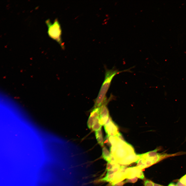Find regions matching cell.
<instances>
[{
  "label": "cell",
  "mask_w": 186,
  "mask_h": 186,
  "mask_svg": "<svg viewBox=\"0 0 186 186\" xmlns=\"http://www.w3.org/2000/svg\"><path fill=\"white\" fill-rule=\"evenodd\" d=\"M128 70L127 69L120 71L114 69L106 70L104 80L98 96L95 99L94 108L100 107L106 103V95L114 77L120 73L126 71H128Z\"/></svg>",
  "instance_id": "6da1fadb"
},
{
  "label": "cell",
  "mask_w": 186,
  "mask_h": 186,
  "mask_svg": "<svg viewBox=\"0 0 186 186\" xmlns=\"http://www.w3.org/2000/svg\"><path fill=\"white\" fill-rule=\"evenodd\" d=\"M117 164H112L110 163L107 162L106 169V171H107L112 169Z\"/></svg>",
  "instance_id": "8fae6325"
},
{
  "label": "cell",
  "mask_w": 186,
  "mask_h": 186,
  "mask_svg": "<svg viewBox=\"0 0 186 186\" xmlns=\"http://www.w3.org/2000/svg\"><path fill=\"white\" fill-rule=\"evenodd\" d=\"M102 156L104 159L107 162H111V153L105 147H104L102 148Z\"/></svg>",
  "instance_id": "8992f818"
},
{
  "label": "cell",
  "mask_w": 186,
  "mask_h": 186,
  "mask_svg": "<svg viewBox=\"0 0 186 186\" xmlns=\"http://www.w3.org/2000/svg\"><path fill=\"white\" fill-rule=\"evenodd\" d=\"M168 186H176V184L173 182L170 183Z\"/></svg>",
  "instance_id": "d6986e66"
},
{
  "label": "cell",
  "mask_w": 186,
  "mask_h": 186,
  "mask_svg": "<svg viewBox=\"0 0 186 186\" xmlns=\"http://www.w3.org/2000/svg\"><path fill=\"white\" fill-rule=\"evenodd\" d=\"M104 127L106 133L109 136H116L119 133L118 126L112 120Z\"/></svg>",
  "instance_id": "3957f363"
},
{
  "label": "cell",
  "mask_w": 186,
  "mask_h": 186,
  "mask_svg": "<svg viewBox=\"0 0 186 186\" xmlns=\"http://www.w3.org/2000/svg\"><path fill=\"white\" fill-rule=\"evenodd\" d=\"M138 178L142 179H143L144 178V174L143 172L141 170L140 171L139 173Z\"/></svg>",
  "instance_id": "2e32d148"
},
{
  "label": "cell",
  "mask_w": 186,
  "mask_h": 186,
  "mask_svg": "<svg viewBox=\"0 0 186 186\" xmlns=\"http://www.w3.org/2000/svg\"><path fill=\"white\" fill-rule=\"evenodd\" d=\"M154 186H164L159 184L154 183Z\"/></svg>",
  "instance_id": "ffe728a7"
},
{
  "label": "cell",
  "mask_w": 186,
  "mask_h": 186,
  "mask_svg": "<svg viewBox=\"0 0 186 186\" xmlns=\"http://www.w3.org/2000/svg\"><path fill=\"white\" fill-rule=\"evenodd\" d=\"M178 181L186 186V174L181 177Z\"/></svg>",
  "instance_id": "4fadbf2b"
},
{
  "label": "cell",
  "mask_w": 186,
  "mask_h": 186,
  "mask_svg": "<svg viewBox=\"0 0 186 186\" xmlns=\"http://www.w3.org/2000/svg\"><path fill=\"white\" fill-rule=\"evenodd\" d=\"M116 136L119 140L121 141L125 142H126L122 134L121 133L119 132Z\"/></svg>",
  "instance_id": "5bb4252c"
},
{
  "label": "cell",
  "mask_w": 186,
  "mask_h": 186,
  "mask_svg": "<svg viewBox=\"0 0 186 186\" xmlns=\"http://www.w3.org/2000/svg\"><path fill=\"white\" fill-rule=\"evenodd\" d=\"M95 135L98 143L102 146L104 145V140L101 129L95 131Z\"/></svg>",
  "instance_id": "52a82bcc"
},
{
  "label": "cell",
  "mask_w": 186,
  "mask_h": 186,
  "mask_svg": "<svg viewBox=\"0 0 186 186\" xmlns=\"http://www.w3.org/2000/svg\"><path fill=\"white\" fill-rule=\"evenodd\" d=\"M105 103L102 105L100 107L99 113L100 119H104L108 117L109 115V111L106 106Z\"/></svg>",
  "instance_id": "5b68a950"
},
{
  "label": "cell",
  "mask_w": 186,
  "mask_h": 186,
  "mask_svg": "<svg viewBox=\"0 0 186 186\" xmlns=\"http://www.w3.org/2000/svg\"><path fill=\"white\" fill-rule=\"evenodd\" d=\"M127 142L124 146L121 147H117L116 150L113 155L116 158L118 161L119 160L125 158L129 153L126 148ZM112 155V154H111Z\"/></svg>",
  "instance_id": "277c9868"
},
{
  "label": "cell",
  "mask_w": 186,
  "mask_h": 186,
  "mask_svg": "<svg viewBox=\"0 0 186 186\" xmlns=\"http://www.w3.org/2000/svg\"><path fill=\"white\" fill-rule=\"evenodd\" d=\"M109 136L107 135L106 136L105 138L104 141L108 145L111 147V145L109 141Z\"/></svg>",
  "instance_id": "9a60e30c"
},
{
  "label": "cell",
  "mask_w": 186,
  "mask_h": 186,
  "mask_svg": "<svg viewBox=\"0 0 186 186\" xmlns=\"http://www.w3.org/2000/svg\"><path fill=\"white\" fill-rule=\"evenodd\" d=\"M137 179L138 177H135L133 178L127 179L125 181V183H134L137 181Z\"/></svg>",
  "instance_id": "30bf717a"
},
{
  "label": "cell",
  "mask_w": 186,
  "mask_h": 186,
  "mask_svg": "<svg viewBox=\"0 0 186 186\" xmlns=\"http://www.w3.org/2000/svg\"><path fill=\"white\" fill-rule=\"evenodd\" d=\"M176 186H186L185 185L182 184L179 181L176 184Z\"/></svg>",
  "instance_id": "ac0fdd59"
},
{
  "label": "cell",
  "mask_w": 186,
  "mask_h": 186,
  "mask_svg": "<svg viewBox=\"0 0 186 186\" xmlns=\"http://www.w3.org/2000/svg\"><path fill=\"white\" fill-rule=\"evenodd\" d=\"M125 183V181L120 182L114 184L112 186H123Z\"/></svg>",
  "instance_id": "e0dca14e"
},
{
  "label": "cell",
  "mask_w": 186,
  "mask_h": 186,
  "mask_svg": "<svg viewBox=\"0 0 186 186\" xmlns=\"http://www.w3.org/2000/svg\"><path fill=\"white\" fill-rule=\"evenodd\" d=\"M115 173L107 175H105V177L101 179L99 181H100L108 182L111 183L113 181Z\"/></svg>",
  "instance_id": "9c48e42d"
},
{
  "label": "cell",
  "mask_w": 186,
  "mask_h": 186,
  "mask_svg": "<svg viewBox=\"0 0 186 186\" xmlns=\"http://www.w3.org/2000/svg\"><path fill=\"white\" fill-rule=\"evenodd\" d=\"M102 126L100 122V117H98L95 119L92 128L93 130L96 131L101 129Z\"/></svg>",
  "instance_id": "ba28073f"
},
{
  "label": "cell",
  "mask_w": 186,
  "mask_h": 186,
  "mask_svg": "<svg viewBox=\"0 0 186 186\" xmlns=\"http://www.w3.org/2000/svg\"><path fill=\"white\" fill-rule=\"evenodd\" d=\"M154 183L152 181L146 180L144 181V186H154Z\"/></svg>",
  "instance_id": "7c38bea8"
},
{
  "label": "cell",
  "mask_w": 186,
  "mask_h": 186,
  "mask_svg": "<svg viewBox=\"0 0 186 186\" xmlns=\"http://www.w3.org/2000/svg\"><path fill=\"white\" fill-rule=\"evenodd\" d=\"M48 27V33L50 37L57 41L63 48H64L61 38L62 30L60 24L57 19H56L53 23L49 19L45 21Z\"/></svg>",
  "instance_id": "7a4b0ae2"
}]
</instances>
